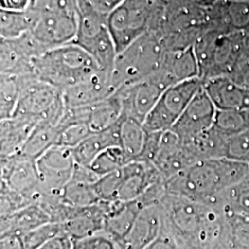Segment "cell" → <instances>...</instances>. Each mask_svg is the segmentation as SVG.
<instances>
[{
    "instance_id": "14",
    "label": "cell",
    "mask_w": 249,
    "mask_h": 249,
    "mask_svg": "<svg viewBox=\"0 0 249 249\" xmlns=\"http://www.w3.org/2000/svg\"><path fill=\"white\" fill-rule=\"evenodd\" d=\"M198 161L192 151L172 130L163 131L153 165L168 180Z\"/></svg>"
},
{
    "instance_id": "15",
    "label": "cell",
    "mask_w": 249,
    "mask_h": 249,
    "mask_svg": "<svg viewBox=\"0 0 249 249\" xmlns=\"http://www.w3.org/2000/svg\"><path fill=\"white\" fill-rule=\"evenodd\" d=\"M203 89L217 110L249 109V89L221 76L204 80Z\"/></svg>"
},
{
    "instance_id": "12",
    "label": "cell",
    "mask_w": 249,
    "mask_h": 249,
    "mask_svg": "<svg viewBox=\"0 0 249 249\" xmlns=\"http://www.w3.org/2000/svg\"><path fill=\"white\" fill-rule=\"evenodd\" d=\"M216 114L217 109L202 86L170 130L181 142L190 141L213 125Z\"/></svg>"
},
{
    "instance_id": "18",
    "label": "cell",
    "mask_w": 249,
    "mask_h": 249,
    "mask_svg": "<svg viewBox=\"0 0 249 249\" xmlns=\"http://www.w3.org/2000/svg\"><path fill=\"white\" fill-rule=\"evenodd\" d=\"M39 122V119L28 116H12L1 120V158L18 153Z\"/></svg>"
},
{
    "instance_id": "28",
    "label": "cell",
    "mask_w": 249,
    "mask_h": 249,
    "mask_svg": "<svg viewBox=\"0 0 249 249\" xmlns=\"http://www.w3.org/2000/svg\"><path fill=\"white\" fill-rule=\"evenodd\" d=\"M94 184L71 180L63 189V202L73 207H89L101 202Z\"/></svg>"
},
{
    "instance_id": "7",
    "label": "cell",
    "mask_w": 249,
    "mask_h": 249,
    "mask_svg": "<svg viewBox=\"0 0 249 249\" xmlns=\"http://www.w3.org/2000/svg\"><path fill=\"white\" fill-rule=\"evenodd\" d=\"M172 85V80L159 69L147 78L116 90L122 116L143 124L161 93Z\"/></svg>"
},
{
    "instance_id": "39",
    "label": "cell",
    "mask_w": 249,
    "mask_h": 249,
    "mask_svg": "<svg viewBox=\"0 0 249 249\" xmlns=\"http://www.w3.org/2000/svg\"><path fill=\"white\" fill-rule=\"evenodd\" d=\"M146 249H179L177 244L167 234L160 231L157 239Z\"/></svg>"
},
{
    "instance_id": "34",
    "label": "cell",
    "mask_w": 249,
    "mask_h": 249,
    "mask_svg": "<svg viewBox=\"0 0 249 249\" xmlns=\"http://www.w3.org/2000/svg\"><path fill=\"white\" fill-rule=\"evenodd\" d=\"M123 2L124 0H78L80 12L94 14L104 18H108Z\"/></svg>"
},
{
    "instance_id": "33",
    "label": "cell",
    "mask_w": 249,
    "mask_h": 249,
    "mask_svg": "<svg viewBox=\"0 0 249 249\" xmlns=\"http://www.w3.org/2000/svg\"><path fill=\"white\" fill-rule=\"evenodd\" d=\"M1 218H7L16 213L29 205L34 204L26 196L14 192L9 188L1 187Z\"/></svg>"
},
{
    "instance_id": "35",
    "label": "cell",
    "mask_w": 249,
    "mask_h": 249,
    "mask_svg": "<svg viewBox=\"0 0 249 249\" xmlns=\"http://www.w3.org/2000/svg\"><path fill=\"white\" fill-rule=\"evenodd\" d=\"M73 249H120L118 244L105 231L84 239L74 241Z\"/></svg>"
},
{
    "instance_id": "23",
    "label": "cell",
    "mask_w": 249,
    "mask_h": 249,
    "mask_svg": "<svg viewBox=\"0 0 249 249\" xmlns=\"http://www.w3.org/2000/svg\"><path fill=\"white\" fill-rule=\"evenodd\" d=\"M58 124L41 120L18 153L36 160L56 143Z\"/></svg>"
},
{
    "instance_id": "4",
    "label": "cell",
    "mask_w": 249,
    "mask_h": 249,
    "mask_svg": "<svg viewBox=\"0 0 249 249\" xmlns=\"http://www.w3.org/2000/svg\"><path fill=\"white\" fill-rule=\"evenodd\" d=\"M31 35L48 49L75 42L80 24L78 0H36Z\"/></svg>"
},
{
    "instance_id": "37",
    "label": "cell",
    "mask_w": 249,
    "mask_h": 249,
    "mask_svg": "<svg viewBox=\"0 0 249 249\" xmlns=\"http://www.w3.org/2000/svg\"><path fill=\"white\" fill-rule=\"evenodd\" d=\"M74 241L66 232H62L47 241L38 249H73Z\"/></svg>"
},
{
    "instance_id": "9",
    "label": "cell",
    "mask_w": 249,
    "mask_h": 249,
    "mask_svg": "<svg viewBox=\"0 0 249 249\" xmlns=\"http://www.w3.org/2000/svg\"><path fill=\"white\" fill-rule=\"evenodd\" d=\"M74 43L89 53L102 70L111 73L117 52L107 18L80 12L79 31Z\"/></svg>"
},
{
    "instance_id": "29",
    "label": "cell",
    "mask_w": 249,
    "mask_h": 249,
    "mask_svg": "<svg viewBox=\"0 0 249 249\" xmlns=\"http://www.w3.org/2000/svg\"><path fill=\"white\" fill-rule=\"evenodd\" d=\"M23 76L1 74V120L12 117L18 105Z\"/></svg>"
},
{
    "instance_id": "11",
    "label": "cell",
    "mask_w": 249,
    "mask_h": 249,
    "mask_svg": "<svg viewBox=\"0 0 249 249\" xmlns=\"http://www.w3.org/2000/svg\"><path fill=\"white\" fill-rule=\"evenodd\" d=\"M1 187L39 202L43 195L36 160L20 153L1 158Z\"/></svg>"
},
{
    "instance_id": "6",
    "label": "cell",
    "mask_w": 249,
    "mask_h": 249,
    "mask_svg": "<svg viewBox=\"0 0 249 249\" xmlns=\"http://www.w3.org/2000/svg\"><path fill=\"white\" fill-rule=\"evenodd\" d=\"M202 86V80L194 78L168 87L145 119L143 123L145 130L149 132L170 130Z\"/></svg>"
},
{
    "instance_id": "22",
    "label": "cell",
    "mask_w": 249,
    "mask_h": 249,
    "mask_svg": "<svg viewBox=\"0 0 249 249\" xmlns=\"http://www.w3.org/2000/svg\"><path fill=\"white\" fill-rule=\"evenodd\" d=\"M92 133L108 129L122 117V107L116 93L89 107H81Z\"/></svg>"
},
{
    "instance_id": "30",
    "label": "cell",
    "mask_w": 249,
    "mask_h": 249,
    "mask_svg": "<svg viewBox=\"0 0 249 249\" xmlns=\"http://www.w3.org/2000/svg\"><path fill=\"white\" fill-rule=\"evenodd\" d=\"M129 160L119 146L109 147L102 151L90 163L89 168L99 178H103L117 170L121 169Z\"/></svg>"
},
{
    "instance_id": "32",
    "label": "cell",
    "mask_w": 249,
    "mask_h": 249,
    "mask_svg": "<svg viewBox=\"0 0 249 249\" xmlns=\"http://www.w3.org/2000/svg\"><path fill=\"white\" fill-rule=\"evenodd\" d=\"M224 158L249 164V130L225 138Z\"/></svg>"
},
{
    "instance_id": "2",
    "label": "cell",
    "mask_w": 249,
    "mask_h": 249,
    "mask_svg": "<svg viewBox=\"0 0 249 249\" xmlns=\"http://www.w3.org/2000/svg\"><path fill=\"white\" fill-rule=\"evenodd\" d=\"M249 172V164L228 158L198 160L166 180L165 190L171 195L217 209L225 192Z\"/></svg>"
},
{
    "instance_id": "3",
    "label": "cell",
    "mask_w": 249,
    "mask_h": 249,
    "mask_svg": "<svg viewBox=\"0 0 249 249\" xmlns=\"http://www.w3.org/2000/svg\"><path fill=\"white\" fill-rule=\"evenodd\" d=\"M33 71L38 80L63 90L89 80L104 70L80 45L71 43L41 53L33 61Z\"/></svg>"
},
{
    "instance_id": "24",
    "label": "cell",
    "mask_w": 249,
    "mask_h": 249,
    "mask_svg": "<svg viewBox=\"0 0 249 249\" xmlns=\"http://www.w3.org/2000/svg\"><path fill=\"white\" fill-rule=\"evenodd\" d=\"M147 131L143 124L122 116L119 120V147L129 161L136 160L142 151Z\"/></svg>"
},
{
    "instance_id": "38",
    "label": "cell",
    "mask_w": 249,
    "mask_h": 249,
    "mask_svg": "<svg viewBox=\"0 0 249 249\" xmlns=\"http://www.w3.org/2000/svg\"><path fill=\"white\" fill-rule=\"evenodd\" d=\"M1 249H24L21 235L17 233L1 234Z\"/></svg>"
},
{
    "instance_id": "5",
    "label": "cell",
    "mask_w": 249,
    "mask_h": 249,
    "mask_svg": "<svg viewBox=\"0 0 249 249\" xmlns=\"http://www.w3.org/2000/svg\"><path fill=\"white\" fill-rule=\"evenodd\" d=\"M163 53L159 41L154 36L143 35L117 53L110 73L113 88L116 91L158 71Z\"/></svg>"
},
{
    "instance_id": "8",
    "label": "cell",
    "mask_w": 249,
    "mask_h": 249,
    "mask_svg": "<svg viewBox=\"0 0 249 249\" xmlns=\"http://www.w3.org/2000/svg\"><path fill=\"white\" fill-rule=\"evenodd\" d=\"M150 0H124L107 18L117 53L145 35L150 18Z\"/></svg>"
},
{
    "instance_id": "27",
    "label": "cell",
    "mask_w": 249,
    "mask_h": 249,
    "mask_svg": "<svg viewBox=\"0 0 249 249\" xmlns=\"http://www.w3.org/2000/svg\"><path fill=\"white\" fill-rule=\"evenodd\" d=\"M92 133L85 122L73 119L67 111L58 123V135L55 145L73 149Z\"/></svg>"
},
{
    "instance_id": "36",
    "label": "cell",
    "mask_w": 249,
    "mask_h": 249,
    "mask_svg": "<svg viewBox=\"0 0 249 249\" xmlns=\"http://www.w3.org/2000/svg\"><path fill=\"white\" fill-rule=\"evenodd\" d=\"M162 132H149L147 131L146 139L142 151L136 160L153 163L160 147V138Z\"/></svg>"
},
{
    "instance_id": "17",
    "label": "cell",
    "mask_w": 249,
    "mask_h": 249,
    "mask_svg": "<svg viewBox=\"0 0 249 249\" xmlns=\"http://www.w3.org/2000/svg\"><path fill=\"white\" fill-rule=\"evenodd\" d=\"M161 230V216L158 205L144 208L132 229L118 244L120 249H146L157 239Z\"/></svg>"
},
{
    "instance_id": "21",
    "label": "cell",
    "mask_w": 249,
    "mask_h": 249,
    "mask_svg": "<svg viewBox=\"0 0 249 249\" xmlns=\"http://www.w3.org/2000/svg\"><path fill=\"white\" fill-rule=\"evenodd\" d=\"M52 223L49 214L40 203H34L16 213L1 218V234L17 233L22 235L47 223Z\"/></svg>"
},
{
    "instance_id": "25",
    "label": "cell",
    "mask_w": 249,
    "mask_h": 249,
    "mask_svg": "<svg viewBox=\"0 0 249 249\" xmlns=\"http://www.w3.org/2000/svg\"><path fill=\"white\" fill-rule=\"evenodd\" d=\"M35 11L1 10V36L4 40L17 39L31 31L35 23Z\"/></svg>"
},
{
    "instance_id": "20",
    "label": "cell",
    "mask_w": 249,
    "mask_h": 249,
    "mask_svg": "<svg viewBox=\"0 0 249 249\" xmlns=\"http://www.w3.org/2000/svg\"><path fill=\"white\" fill-rule=\"evenodd\" d=\"M113 146H119V121L104 131L90 134L72 151L78 164L89 167L102 151Z\"/></svg>"
},
{
    "instance_id": "26",
    "label": "cell",
    "mask_w": 249,
    "mask_h": 249,
    "mask_svg": "<svg viewBox=\"0 0 249 249\" xmlns=\"http://www.w3.org/2000/svg\"><path fill=\"white\" fill-rule=\"evenodd\" d=\"M217 209L223 213L249 216V172L242 181L225 192Z\"/></svg>"
},
{
    "instance_id": "13",
    "label": "cell",
    "mask_w": 249,
    "mask_h": 249,
    "mask_svg": "<svg viewBox=\"0 0 249 249\" xmlns=\"http://www.w3.org/2000/svg\"><path fill=\"white\" fill-rule=\"evenodd\" d=\"M165 182L157 168L149 162L132 160L119 170V184L116 201H133L151 187Z\"/></svg>"
},
{
    "instance_id": "40",
    "label": "cell",
    "mask_w": 249,
    "mask_h": 249,
    "mask_svg": "<svg viewBox=\"0 0 249 249\" xmlns=\"http://www.w3.org/2000/svg\"><path fill=\"white\" fill-rule=\"evenodd\" d=\"M30 3L31 0H1L2 9L13 11L26 10Z\"/></svg>"
},
{
    "instance_id": "10",
    "label": "cell",
    "mask_w": 249,
    "mask_h": 249,
    "mask_svg": "<svg viewBox=\"0 0 249 249\" xmlns=\"http://www.w3.org/2000/svg\"><path fill=\"white\" fill-rule=\"evenodd\" d=\"M36 162L43 196H61L76 166L72 149L54 145Z\"/></svg>"
},
{
    "instance_id": "31",
    "label": "cell",
    "mask_w": 249,
    "mask_h": 249,
    "mask_svg": "<svg viewBox=\"0 0 249 249\" xmlns=\"http://www.w3.org/2000/svg\"><path fill=\"white\" fill-rule=\"evenodd\" d=\"M64 232L61 223H50L22 234L24 249H38L47 241Z\"/></svg>"
},
{
    "instance_id": "16",
    "label": "cell",
    "mask_w": 249,
    "mask_h": 249,
    "mask_svg": "<svg viewBox=\"0 0 249 249\" xmlns=\"http://www.w3.org/2000/svg\"><path fill=\"white\" fill-rule=\"evenodd\" d=\"M144 208L146 206L140 198L127 202H109L103 231L117 244L121 243L132 229L138 216Z\"/></svg>"
},
{
    "instance_id": "19",
    "label": "cell",
    "mask_w": 249,
    "mask_h": 249,
    "mask_svg": "<svg viewBox=\"0 0 249 249\" xmlns=\"http://www.w3.org/2000/svg\"><path fill=\"white\" fill-rule=\"evenodd\" d=\"M213 249H249V216L223 213L222 228Z\"/></svg>"
},
{
    "instance_id": "1",
    "label": "cell",
    "mask_w": 249,
    "mask_h": 249,
    "mask_svg": "<svg viewBox=\"0 0 249 249\" xmlns=\"http://www.w3.org/2000/svg\"><path fill=\"white\" fill-rule=\"evenodd\" d=\"M161 230L179 249H213L223 213L208 205L166 193L158 204Z\"/></svg>"
}]
</instances>
